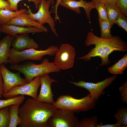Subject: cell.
<instances>
[{
  "instance_id": "1",
  "label": "cell",
  "mask_w": 127,
  "mask_h": 127,
  "mask_svg": "<svg viewBox=\"0 0 127 127\" xmlns=\"http://www.w3.org/2000/svg\"><path fill=\"white\" fill-rule=\"evenodd\" d=\"M56 109L51 103L28 99L19 108L18 127H48V120Z\"/></svg>"
},
{
  "instance_id": "2",
  "label": "cell",
  "mask_w": 127,
  "mask_h": 127,
  "mask_svg": "<svg viewBox=\"0 0 127 127\" xmlns=\"http://www.w3.org/2000/svg\"><path fill=\"white\" fill-rule=\"evenodd\" d=\"M85 43L87 46L94 45L95 47L91 49L86 55L77 58L86 61H90L93 57L98 56L102 62L99 66H108L110 61L109 55L113 51L125 52L127 50V44L119 36H114L111 38L105 39L99 37L90 31L87 35Z\"/></svg>"
},
{
  "instance_id": "3",
  "label": "cell",
  "mask_w": 127,
  "mask_h": 127,
  "mask_svg": "<svg viewBox=\"0 0 127 127\" xmlns=\"http://www.w3.org/2000/svg\"><path fill=\"white\" fill-rule=\"evenodd\" d=\"M9 68L23 73L28 83L36 77L52 72L58 73L61 71L54 62H50L47 58L44 59L42 63L40 64H36L32 61H28L20 64L12 65Z\"/></svg>"
},
{
  "instance_id": "4",
  "label": "cell",
  "mask_w": 127,
  "mask_h": 127,
  "mask_svg": "<svg viewBox=\"0 0 127 127\" xmlns=\"http://www.w3.org/2000/svg\"><path fill=\"white\" fill-rule=\"evenodd\" d=\"M96 102L91 98L90 94L80 99L67 95L60 96L52 105L56 109H62L78 113L81 111H88L93 109Z\"/></svg>"
},
{
  "instance_id": "5",
  "label": "cell",
  "mask_w": 127,
  "mask_h": 127,
  "mask_svg": "<svg viewBox=\"0 0 127 127\" xmlns=\"http://www.w3.org/2000/svg\"><path fill=\"white\" fill-rule=\"evenodd\" d=\"M58 49L57 46L53 45L49 47L47 49L44 50L29 49L19 51L13 48H10L8 63L14 65L18 64L26 60H41L44 56L55 55Z\"/></svg>"
},
{
  "instance_id": "6",
  "label": "cell",
  "mask_w": 127,
  "mask_h": 127,
  "mask_svg": "<svg viewBox=\"0 0 127 127\" xmlns=\"http://www.w3.org/2000/svg\"><path fill=\"white\" fill-rule=\"evenodd\" d=\"M41 2L38 5V12L33 13L30 7L25 5L28 10L27 13L28 17L31 19L36 21L41 24H48L52 31L56 36L59 35L55 28L56 24L54 19L52 17L49 8L52 4L51 0H40Z\"/></svg>"
},
{
  "instance_id": "7",
  "label": "cell",
  "mask_w": 127,
  "mask_h": 127,
  "mask_svg": "<svg viewBox=\"0 0 127 127\" xmlns=\"http://www.w3.org/2000/svg\"><path fill=\"white\" fill-rule=\"evenodd\" d=\"M79 121L74 113L56 109L48 121V127H77Z\"/></svg>"
},
{
  "instance_id": "8",
  "label": "cell",
  "mask_w": 127,
  "mask_h": 127,
  "mask_svg": "<svg viewBox=\"0 0 127 127\" xmlns=\"http://www.w3.org/2000/svg\"><path fill=\"white\" fill-rule=\"evenodd\" d=\"M75 54V49L72 46L63 44L55 55L54 63L61 69L71 68L74 65Z\"/></svg>"
},
{
  "instance_id": "9",
  "label": "cell",
  "mask_w": 127,
  "mask_h": 127,
  "mask_svg": "<svg viewBox=\"0 0 127 127\" xmlns=\"http://www.w3.org/2000/svg\"><path fill=\"white\" fill-rule=\"evenodd\" d=\"M117 77L116 75L107 78L101 81L96 83L80 80L78 82H68L75 85L84 88L88 91L91 98L96 102L98 98L104 93V89L111 84Z\"/></svg>"
},
{
  "instance_id": "10",
  "label": "cell",
  "mask_w": 127,
  "mask_h": 127,
  "mask_svg": "<svg viewBox=\"0 0 127 127\" xmlns=\"http://www.w3.org/2000/svg\"><path fill=\"white\" fill-rule=\"evenodd\" d=\"M40 85V76L35 77L32 81L24 84L15 86L7 93L3 94L6 99L13 98L19 95H26L36 100L37 91Z\"/></svg>"
},
{
  "instance_id": "11",
  "label": "cell",
  "mask_w": 127,
  "mask_h": 127,
  "mask_svg": "<svg viewBox=\"0 0 127 127\" xmlns=\"http://www.w3.org/2000/svg\"><path fill=\"white\" fill-rule=\"evenodd\" d=\"M0 71L3 82L4 94L9 91L13 87L28 83L25 78H22L20 72L14 73L9 70L3 64L0 65Z\"/></svg>"
},
{
  "instance_id": "12",
  "label": "cell",
  "mask_w": 127,
  "mask_h": 127,
  "mask_svg": "<svg viewBox=\"0 0 127 127\" xmlns=\"http://www.w3.org/2000/svg\"><path fill=\"white\" fill-rule=\"evenodd\" d=\"M49 74H46L40 76L41 88L36 100L52 104L55 101L53 98L54 95L52 91L51 85L53 83L58 82V81L51 78Z\"/></svg>"
},
{
  "instance_id": "13",
  "label": "cell",
  "mask_w": 127,
  "mask_h": 127,
  "mask_svg": "<svg viewBox=\"0 0 127 127\" xmlns=\"http://www.w3.org/2000/svg\"><path fill=\"white\" fill-rule=\"evenodd\" d=\"M59 5L74 11L78 14L81 12L80 8H83L85 12L86 17L91 24V12L92 9L95 8L93 4L90 2H87L83 0L78 1L76 0H61Z\"/></svg>"
},
{
  "instance_id": "14",
  "label": "cell",
  "mask_w": 127,
  "mask_h": 127,
  "mask_svg": "<svg viewBox=\"0 0 127 127\" xmlns=\"http://www.w3.org/2000/svg\"><path fill=\"white\" fill-rule=\"evenodd\" d=\"M27 34L17 35L12 41L11 46L16 50L21 51L25 49H37L38 44Z\"/></svg>"
},
{
  "instance_id": "15",
  "label": "cell",
  "mask_w": 127,
  "mask_h": 127,
  "mask_svg": "<svg viewBox=\"0 0 127 127\" xmlns=\"http://www.w3.org/2000/svg\"><path fill=\"white\" fill-rule=\"evenodd\" d=\"M5 24L14 25L23 27H35L40 29L46 33L48 31V29L43 25L29 18L27 12L12 19Z\"/></svg>"
},
{
  "instance_id": "16",
  "label": "cell",
  "mask_w": 127,
  "mask_h": 127,
  "mask_svg": "<svg viewBox=\"0 0 127 127\" xmlns=\"http://www.w3.org/2000/svg\"><path fill=\"white\" fill-rule=\"evenodd\" d=\"M42 30L33 27H23L14 25H1V32L15 37L17 34L36 33L43 32Z\"/></svg>"
},
{
  "instance_id": "17",
  "label": "cell",
  "mask_w": 127,
  "mask_h": 127,
  "mask_svg": "<svg viewBox=\"0 0 127 127\" xmlns=\"http://www.w3.org/2000/svg\"><path fill=\"white\" fill-rule=\"evenodd\" d=\"M15 37L8 35L0 40V65L8 63L10 47L12 41Z\"/></svg>"
},
{
  "instance_id": "18",
  "label": "cell",
  "mask_w": 127,
  "mask_h": 127,
  "mask_svg": "<svg viewBox=\"0 0 127 127\" xmlns=\"http://www.w3.org/2000/svg\"><path fill=\"white\" fill-rule=\"evenodd\" d=\"M27 10L22 8L17 11H13L5 9L0 10V23L5 24L12 19L27 12Z\"/></svg>"
},
{
  "instance_id": "19",
  "label": "cell",
  "mask_w": 127,
  "mask_h": 127,
  "mask_svg": "<svg viewBox=\"0 0 127 127\" xmlns=\"http://www.w3.org/2000/svg\"><path fill=\"white\" fill-rule=\"evenodd\" d=\"M108 20L112 27L115 24L116 21L122 13L120 8L116 5L105 4Z\"/></svg>"
},
{
  "instance_id": "20",
  "label": "cell",
  "mask_w": 127,
  "mask_h": 127,
  "mask_svg": "<svg viewBox=\"0 0 127 127\" xmlns=\"http://www.w3.org/2000/svg\"><path fill=\"white\" fill-rule=\"evenodd\" d=\"M127 66V54L113 66L108 68V71L115 75H121L123 74L124 70Z\"/></svg>"
},
{
  "instance_id": "21",
  "label": "cell",
  "mask_w": 127,
  "mask_h": 127,
  "mask_svg": "<svg viewBox=\"0 0 127 127\" xmlns=\"http://www.w3.org/2000/svg\"><path fill=\"white\" fill-rule=\"evenodd\" d=\"M21 104L19 103L9 106L10 120L8 127H16L20 123V119L19 116V109Z\"/></svg>"
},
{
  "instance_id": "22",
  "label": "cell",
  "mask_w": 127,
  "mask_h": 127,
  "mask_svg": "<svg viewBox=\"0 0 127 127\" xmlns=\"http://www.w3.org/2000/svg\"><path fill=\"white\" fill-rule=\"evenodd\" d=\"M98 21L101 29L100 38L105 39L112 38L113 36L111 34V30L112 27L108 20H104Z\"/></svg>"
},
{
  "instance_id": "23",
  "label": "cell",
  "mask_w": 127,
  "mask_h": 127,
  "mask_svg": "<svg viewBox=\"0 0 127 127\" xmlns=\"http://www.w3.org/2000/svg\"><path fill=\"white\" fill-rule=\"evenodd\" d=\"M25 99L24 95H20L13 98L6 99H0V110L4 107L19 103L21 104Z\"/></svg>"
},
{
  "instance_id": "24",
  "label": "cell",
  "mask_w": 127,
  "mask_h": 127,
  "mask_svg": "<svg viewBox=\"0 0 127 127\" xmlns=\"http://www.w3.org/2000/svg\"><path fill=\"white\" fill-rule=\"evenodd\" d=\"M114 116L117 120V123L122 125L123 127H127V108L123 107L118 109L114 114Z\"/></svg>"
},
{
  "instance_id": "25",
  "label": "cell",
  "mask_w": 127,
  "mask_h": 127,
  "mask_svg": "<svg viewBox=\"0 0 127 127\" xmlns=\"http://www.w3.org/2000/svg\"><path fill=\"white\" fill-rule=\"evenodd\" d=\"M10 120L9 107L0 110V127H8Z\"/></svg>"
},
{
  "instance_id": "26",
  "label": "cell",
  "mask_w": 127,
  "mask_h": 127,
  "mask_svg": "<svg viewBox=\"0 0 127 127\" xmlns=\"http://www.w3.org/2000/svg\"><path fill=\"white\" fill-rule=\"evenodd\" d=\"M98 121L96 116L84 118L79 122L77 127H96Z\"/></svg>"
},
{
  "instance_id": "27",
  "label": "cell",
  "mask_w": 127,
  "mask_h": 127,
  "mask_svg": "<svg viewBox=\"0 0 127 127\" xmlns=\"http://www.w3.org/2000/svg\"><path fill=\"white\" fill-rule=\"evenodd\" d=\"M95 8L98 11L99 17V20H108L107 13L105 4L103 3L96 2L92 3Z\"/></svg>"
},
{
  "instance_id": "28",
  "label": "cell",
  "mask_w": 127,
  "mask_h": 127,
  "mask_svg": "<svg viewBox=\"0 0 127 127\" xmlns=\"http://www.w3.org/2000/svg\"><path fill=\"white\" fill-rule=\"evenodd\" d=\"M10 4L11 7L13 11H18V4L20 1L24 0H27L28 2H33L34 4L36 9H38V5L41 2L40 0H7Z\"/></svg>"
},
{
  "instance_id": "29",
  "label": "cell",
  "mask_w": 127,
  "mask_h": 127,
  "mask_svg": "<svg viewBox=\"0 0 127 127\" xmlns=\"http://www.w3.org/2000/svg\"><path fill=\"white\" fill-rule=\"evenodd\" d=\"M127 16L122 13L119 16L115 22L119 26L127 32Z\"/></svg>"
},
{
  "instance_id": "30",
  "label": "cell",
  "mask_w": 127,
  "mask_h": 127,
  "mask_svg": "<svg viewBox=\"0 0 127 127\" xmlns=\"http://www.w3.org/2000/svg\"><path fill=\"white\" fill-rule=\"evenodd\" d=\"M119 91L121 97L122 101L127 103V82L125 81L124 83L119 88Z\"/></svg>"
},
{
  "instance_id": "31",
  "label": "cell",
  "mask_w": 127,
  "mask_h": 127,
  "mask_svg": "<svg viewBox=\"0 0 127 127\" xmlns=\"http://www.w3.org/2000/svg\"><path fill=\"white\" fill-rule=\"evenodd\" d=\"M116 5L120 9L122 13L127 16V0H117Z\"/></svg>"
},
{
  "instance_id": "32",
  "label": "cell",
  "mask_w": 127,
  "mask_h": 127,
  "mask_svg": "<svg viewBox=\"0 0 127 127\" xmlns=\"http://www.w3.org/2000/svg\"><path fill=\"white\" fill-rule=\"evenodd\" d=\"M2 9H7L13 11L7 0H0V10Z\"/></svg>"
},
{
  "instance_id": "33",
  "label": "cell",
  "mask_w": 127,
  "mask_h": 127,
  "mask_svg": "<svg viewBox=\"0 0 127 127\" xmlns=\"http://www.w3.org/2000/svg\"><path fill=\"white\" fill-rule=\"evenodd\" d=\"M61 0H57L56 2V4L52 7V9L51 11L52 12L55 14V19H58L59 17L58 14L57 9L58 6H59V4L61 2Z\"/></svg>"
},
{
  "instance_id": "34",
  "label": "cell",
  "mask_w": 127,
  "mask_h": 127,
  "mask_svg": "<svg viewBox=\"0 0 127 127\" xmlns=\"http://www.w3.org/2000/svg\"><path fill=\"white\" fill-rule=\"evenodd\" d=\"M117 0H92L90 2L92 3L96 2H101L106 4L116 5Z\"/></svg>"
},
{
  "instance_id": "35",
  "label": "cell",
  "mask_w": 127,
  "mask_h": 127,
  "mask_svg": "<svg viewBox=\"0 0 127 127\" xmlns=\"http://www.w3.org/2000/svg\"><path fill=\"white\" fill-rule=\"evenodd\" d=\"M123 127L120 123H117L114 124H108L104 125L97 124L96 127Z\"/></svg>"
},
{
  "instance_id": "36",
  "label": "cell",
  "mask_w": 127,
  "mask_h": 127,
  "mask_svg": "<svg viewBox=\"0 0 127 127\" xmlns=\"http://www.w3.org/2000/svg\"><path fill=\"white\" fill-rule=\"evenodd\" d=\"M4 94L3 82L2 75L0 71V98Z\"/></svg>"
},
{
  "instance_id": "37",
  "label": "cell",
  "mask_w": 127,
  "mask_h": 127,
  "mask_svg": "<svg viewBox=\"0 0 127 127\" xmlns=\"http://www.w3.org/2000/svg\"><path fill=\"white\" fill-rule=\"evenodd\" d=\"M52 0L51 5H54L55 4V0Z\"/></svg>"
},
{
  "instance_id": "38",
  "label": "cell",
  "mask_w": 127,
  "mask_h": 127,
  "mask_svg": "<svg viewBox=\"0 0 127 127\" xmlns=\"http://www.w3.org/2000/svg\"><path fill=\"white\" fill-rule=\"evenodd\" d=\"M1 24H0V33L1 32Z\"/></svg>"
}]
</instances>
